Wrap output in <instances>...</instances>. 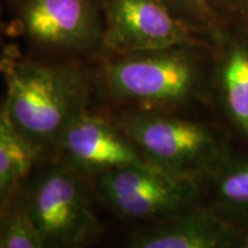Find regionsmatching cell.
I'll return each mask as SVG.
<instances>
[{"label": "cell", "mask_w": 248, "mask_h": 248, "mask_svg": "<svg viewBox=\"0 0 248 248\" xmlns=\"http://www.w3.org/2000/svg\"><path fill=\"white\" fill-rule=\"evenodd\" d=\"M243 246L244 247H247L248 248V233L245 235V238H244V241H243Z\"/></svg>", "instance_id": "16"}, {"label": "cell", "mask_w": 248, "mask_h": 248, "mask_svg": "<svg viewBox=\"0 0 248 248\" xmlns=\"http://www.w3.org/2000/svg\"><path fill=\"white\" fill-rule=\"evenodd\" d=\"M80 175L67 164L52 167L36 178L24 198L44 247H79L101 233Z\"/></svg>", "instance_id": "4"}, {"label": "cell", "mask_w": 248, "mask_h": 248, "mask_svg": "<svg viewBox=\"0 0 248 248\" xmlns=\"http://www.w3.org/2000/svg\"><path fill=\"white\" fill-rule=\"evenodd\" d=\"M0 71L7 86L4 110L42 151L88 110L91 84L80 68L0 58Z\"/></svg>", "instance_id": "1"}, {"label": "cell", "mask_w": 248, "mask_h": 248, "mask_svg": "<svg viewBox=\"0 0 248 248\" xmlns=\"http://www.w3.org/2000/svg\"><path fill=\"white\" fill-rule=\"evenodd\" d=\"M217 193L226 206L248 210V161L226 167L217 179Z\"/></svg>", "instance_id": "14"}, {"label": "cell", "mask_w": 248, "mask_h": 248, "mask_svg": "<svg viewBox=\"0 0 248 248\" xmlns=\"http://www.w3.org/2000/svg\"><path fill=\"white\" fill-rule=\"evenodd\" d=\"M223 29L248 33V0H209Z\"/></svg>", "instance_id": "15"}, {"label": "cell", "mask_w": 248, "mask_h": 248, "mask_svg": "<svg viewBox=\"0 0 248 248\" xmlns=\"http://www.w3.org/2000/svg\"><path fill=\"white\" fill-rule=\"evenodd\" d=\"M222 45L221 89L228 114L237 129L248 137V33L225 31Z\"/></svg>", "instance_id": "10"}, {"label": "cell", "mask_w": 248, "mask_h": 248, "mask_svg": "<svg viewBox=\"0 0 248 248\" xmlns=\"http://www.w3.org/2000/svg\"><path fill=\"white\" fill-rule=\"evenodd\" d=\"M40 152L0 110V210L16 194Z\"/></svg>", "instance_id": "11"}, {"label": "cell", "mask_w": 248, "mask_h": 248, "mask_svg": "<svg viewBox=\"0 0 248 248\" xmlns=\"http://www.w3.org/2000/svg\"><path fill=\"white\" fill-rule=\"evenodd\" d=\"M104 48L114 54L209 42L173 15L162 0H102Z\"/></svg>", "instance_id": "7"}, {"label": "cell", "mask_w": 248, "mask_h": 248, "mask_svg": "<svg viewBox=\"0 0 248 248\" xmlns=\"http://www.w3.org/2000/svg\"><path fill=\"white\" fill-rule=\"evenodd\" d=\"M23 35L37 47L68 54L104 48V15L95 0H18Z\"/></svg>", "instance_id": "6"}, {"label": "cell", "mask_w": 248, "mask_h": 248, "mask_svg": "<svg viewBox=\"0 0 248 248\" xmlns=\"http://www.w3.org/2000/svg\"><path fill=\"white\" fill-rule=\"evenodd\" d=\"M148 162L179 177L193 179L216 169L224 144L206 124L139 110L113 120Z\"/></svg>", "instance_id": "3"}, {"label": "cell", "mask_w": 248, "mask_h": 248, "mask_svg": "<svg viewBox=\"0 0 248 248\" xmlns=\"http://www.w3.org/2000/svg\"><path fill=\"white\" fill-rule=\"evenodd\" d=\"M208 42L115 54L102 64V88L114 99L142 105L190 100L202 85V49Z\"/></svg>", "instance_id": "2"}, {"label": "cell", "mask_w": 248, "mask_h": 248, "mask_svg": "<svg viewBox=\"0 0 248 248\" xmlns=\"http://www.w3.org/2000/svg\"><path fill=\"white\" fill-rule=\"evenodd\" d=\"M57 144L63 164L94 177L147 161L137 145L114 121L89 110L64 129Z\"/></svg>", "instance_id": "8"}, {"label": "cell", "mask_w": 248, "mask_h": 248, "mask_svg": "<svg viewBox=\"0 0 248 248\" xmlns=\"http://www.w3.org/2000/svg\"><path fill=\"white\" fill-rule=\"evenodd\" d=\"M14 198L0 210V248H44L26 199L15 201Z\"/></svg>", "instance_id": "12"}, {"label": "cell", "mask_w": 248, "mask_h": 248, "mask_svg": "<svg viewBox=\"0 0 248 248\" xmlns=\"http://www.w3.org/2000/svg\"><path fill=\"white\" fill-rule=\"evenodd\" d=\"M176 17L207 39L216 42L223 36V29L209 0H162Z\"/></svg>", "instance_id": "13"}, {"label": "cell", "mask_w": 248, "mask_h": 248, "mask_svg": "<svg viewBox=\"0 0 248 248\" xmlns=\"http://www.w3.org/2000/svg\"><path fill=\"white\" fill-rule=\"evenodd\" d=\"M94 190L117 215L140 221L168 218L194 207L198 199L195 181L172 175L148 161L95 176Z\"/></svg>", "instance_id": "5"}, {"label": "cell", "mask_w": 248, "mask_h": 248, "mask_svg": "<svg viewBox=\"0 0 248 248\" xmlns=\"http://www.w3.org/2000/svg\"><path fill=\"white\" fill-rule=\"evenodd\" d=\"M151 228L135 232L129 239L133 248H223L234 243L231 226L207 210L191 207L160 219Z\"/></svg>", "instance_id": "9"}]
</instances>
